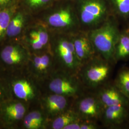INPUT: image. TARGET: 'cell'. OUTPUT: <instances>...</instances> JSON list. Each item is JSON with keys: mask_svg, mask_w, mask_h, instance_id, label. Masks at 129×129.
<instances>
[{"mask_svg": "<svg viewBox=\"0 0 129 129\" xmlns=\"http://www.w3.org/2000/svg\"><path fill=\"white\" fill-rule=\"evenodd\" d=\"M74 99L51 92L42 99L44 111L52 119L71 108Z\"/></svg>", "mask_w": 129, "mask_h": 129, "instance_id": "10", "label": "cell"}, {"mask_svg": "<svg viewBox=\"0 0 129 129\" xmlns=\"http://www.w3.org/2000/svg\"><path fill=\"white\" fill-rule=\"evenodd\" d=\"M52 0H25L28 6L33 9H37L49 4Z\"/></svg>", "mask_w": 129, "mask_h": 129, "instance_id": "25", "label": "cell"}, {"mask_svg": "<svg viewBox=\"0 0 129 129\" xmlns=\"http://www.w3.org/2000/svg\"><path fill=\"white\" fill-rule=\"evenodd\" d=\"M47 23L60 33L74 34L80 30V25L77 13L69 5L61 8L50 14Z\"/></svg>", "mask_w": 129, "mask_h": 129, "instance_id": "7", "label": "cell"}, {"mask_svg": "<svg viewBox=\"0 0 129 129\" xmlns=\"http://www.w3.org/2000/svg\"><path fill=\"white\" fill-rule=\"evenodd\" d=\"M88 33L96 53L115 65V48L120 34L115 21L109 18Z\"/></svg>", "mask_w": 129, "mask_h": 129, "instance_id": "1", "label": "cell"}, {"mask_svg": "<svg viewBox=\"0 0 129 129\" xmlns=\"http://www.w3.org/2000/svg\"><path fill=\"white\" fill-rule=\"evenodd\" d=\"M79 119L78 114L72 107L53 118L50 127L53 129H64L68 125Z\"/></svg>", "mask_w": 129, "mask_h": 129, "instance_id": "13", "label": "cell"}, {"mask_svg": "<svg viewBox=\"0 0 129 129\" xmlns=\"http://www.w3.org/2000/svg\"><path fill=\"white\" fill-rule=\"evenodd\" d=\"M125 96L129 99V68L122 67L118 71L113 81Z\"/></svg>", "mask_w": 129, "mask_h": 129, "instance_id": "18", "label": "cell"}, {"mask_svg": "<svg viewBox=\"0 0 129 129\" xmlns=\"http://www.w3.org/2000/svg\"><path fill=\"white\" fill-rule=\"evenodd\" d=\"M73 34L59 33L52 48V55L57 64V69L77 75L80 64L76 54Z\"/></svg>", "mask_w": 129, "mask_h": 129, "instance_id": "3", "label": "cell"}, {"mask_svg": "<svg viewBox=\"0 0 129 129\" xmlns=\"http://www.w3.org/2000/svg\"><path fill=\"white\" fill-rule=\"evenodd\" d=\"M100 123L107 129H121L129 124V105L107 107L103 111Z\"/></svg>", "mask_w": 129, "mask_h": 129, "instance_id": "8", "label": "cell"}, {"mask_svg": "<svg viewBox=\"0 0 129 129\" xmlns=\"http://www.w3.org/2000/svg\"><path fill=\"white\" fill-rule=\"evenodd\" d=\"M4 97V93L3 92L2 90L0 88V100L2 99V98Z\"/></svg>", "mask_w": 129, "mask_h": 129, "instance_id": "27", "label": "cell"}, {"mask_svg": "<svg viewBox=\"0 0 129 129\" xmlns=\"http://www.w3.org/2000/svg\"><path fill=\"white\" fill-rule=\"evenodd\" d=\"M46 116L44 111H33L24 118V126L28 129L43 128L46 124Z\"/></svg>", "mask_w": 129, "mask_h": 129, "instance_id": "16", "label": "cell"}, {"mask_svg": "<svg viewBox=\"0 0 129 129\" xmlns=\"http://www.w3.org/2000/svg\"><path fill=\"white\" fill-rule=\"evenodd\" d=\"M72 107L80 119L98 122L104 109L95 91L88 90L74 99Z\"/></svg>", "mask_w": 129, "mask_h": 129, "instance_id": "6", "label": "cell"}, {"mask_svg": "<svg viewBox=\"0 0 129 129\" xmlns=\"http://www.w3.org/2000/svg\"><path fill=\"white\" fill-rule=\"evenodd\" d=\"M118 14L123 18L129 16V0H112Z\"/></svg>", "mask_w": 129, "mask_h": 129, "instance_id": "24", "label": "cell"}, {"mask_svg": "<svg viewBox=\"0 0 129 129\" xmlns=\"http://www.w3.org/2000/svg\"><path fill=\"white\" fill-rule=\"evenodd\" d=\"M11 0H0V6H5L8 4Z\"/></svg>", "mask_w": 129, "mask_h": 129, "instance_id": "26", "label": "cell"}, {"mask_svg": "<svg viewBox=\"0 0 129 129\" xmlns=\"http://www.w3.org/2000/svg\"><path fill=\"white\" fill-rule=\"evenodd\" d=\"M11 19V13L9 10L0 11V39L6 35L7 29Z\"/></svg>", "mask_w": 129, "mask_h": 129, "instance_id": "22", "label": "cell"}, {"mask_svg": "<svg viewBox=\"0 0 129 129\" xmlns=\"http://www.w3.org/2000/svg\"><path fill=\"white\" fill-rule=\"evenodd\" d=\"M13 90L17 97L26 101L31 100L36 96L35 90L31 84L24 80H18L14 83Z\"/></svg>", "mask_w": 129, "mask_h": 129, "instance_id": "17", "label": "cell"}, {"mask_svg": "<svg viewBox=\"0 0 129 129\" xmlns=\"http://www.w3.org/2000/svg\"><path fill=\"white\" fill-rule=\"evenodd\" d=\"M1 58L5 63L8 64H19L23 60L24 53L18 46H6L1 52Z\"/></svg>", "mask_w": 129, "mask_h": 129, "instance_id": "15", "label": "cell"}, {"mask_svg": "<svg viewBox=\"0 0 129 129\" xmlns=\"http://www.w3.org/2000/svg\"><path fill=\"white\" fill-rule=\"evenodd\" d=\"M72 39L75 53L80 66L97 54L87 32L79 30L73 34Z\"/></svg>", "mask_w": 129, "mask_h": 129, "instance_id": "11", "label": "cell"}, {"mask_svg": "<svg viewBox=\"0 0 129 129\" xmlns=\"http://www.w3.org/2000/svg\"><path fill=\"white\" fill-rule=\"evenodd\" d=\"M127 32H128L129 33V27L126 30H125Z\"/></svg>", "mask_w": 129, "mask_h": 129, "instance_id": "28", "label": "cell"}, {"mask_svg": "<svg viewBox=\"0 0 129 129\" xmlns=\"http://www.w3.org/2000/svg\"><path fill=\"white\" fill-rule=\"evenodd\" d=\"M98 122L89 120H78L66 126L64 129H98L101 126Z\"/></svg>", "mask_w": 129, "mask_h": 129, "instance_id": "21", "label": "cell"}, {"mask_svg": "<svg viewBox=\"0 0 129 129\" xmlns=\"http://www.w3.org/2000/svg\"><path fill=\"white\" fill-rule=\"evenodd\" d=\"M25 112V107L21 103L11 104L7 106L5 109V113L10 120H21Z\"/></svg>", "mask_w": 129, "mask_h": 129, "instance_id": "20", "label": "cell"}, {"mask_svg": "<svg viewBox=\"0 0 129 129\" xmlns=\"http://www.w3.org/2000/svg\"><path fill=\"white\" fill-rule=\"evenodd\" d=\"M30 38L35 39L40 42L46 48L49 41V34L46 30L39 28L37 30H34L30 34Z\"/></svg>", "mask_w": 129, "mask_h": 129, "instance_id": "23", "label": "cell"}, {"mask_svg": "<svg viewBox=\"0 0 129 129\" xmlns=\"http://www.w3.org/2000/svg\"><path fill=\"white\" fill-rule=\"evenodd\" d=\"M116 64L120 61H126L129 59V33L126 30L120 32L114 51Z\"/></svg>", "mask_w": 129, "mask_h": 129, "instance_id": "14", "label": "cell"}, {"mask_svg": "<svg viewBox=\"0 0 129 129\" xmlns=\"http://www.w3.org/2000/svg\"><path fill=\"white\" fill-rule=\"evenodd\" d=\"M94 91L104 108L119 104L129 105V98L121 92L114 82L109 81Z\"/></svg>", "mask_w": 129, "mask_h": 129, "instance_id": "9", "label": "cell"}, {"mask_svg": "<svg viewBox=\"0 0 129 129\" xmlns=\"http://www.w3.org/2000/svg\"><path fill=\"white\" fill-rule=\"evenodd\" d=\"M55 63L51 53L43 52L35 55L33 59V65L37 75L40 76L51 75L55 71L52 70Z\"/></svg>", "mask_w": 129, "mask_h": 129, "instance_id": "12", "label": "cell"}, {"mask_svg": "<svg viewBox=\"0 0 129 129\" xmlns=\"http://www.w3.org/2000/svg\"><path fill=\"white\" fill-rule=\"evenodd\" d=\"M114 65L96 54L80 66L77 76L85 88L94 91L109 81Z\"/></svg>", "mask_w": 129, "mask_h": 129, "instance_id": "2", "label": "cell"}, {"mask_svg": "<svg viewBox=\"0 0 129 129\" xmlns=\"http://www.w3.org/2000/svg\"><path fill=\"white\" fill-rule=\"evenodd\" d=\"M104 0H81L77 13L80 30L89 32L101 26L108 18V8Z\"/></svg>", "mask_w": 129, "mask_h": 129, "instance_id": "4", "label": "cell"}, {"mask_svg": "<svg viewBox=\"0 0 129 129\" xmlns=\"http://www.w3.org/2000/svg\"><path fill=\"white\" fill-rule=\"evenodd\" d=\"M24 23L23 14L20 13L16 14L12 19L7 29L6 35L9 37H16L21 33Z\"/></svg>", "mask_w": 129, "mask_h": 129, "instance_id": "19", "label": "cell"}, {"mask_svg": "<svg viewBox=\"0 0 129 129\" xmlns=\"http://www.w3.org/2000/svg\"><path fill=\"white\" fill-rule=\"evenodd\" d=\"M49 78L48 88L53 93L75 99L87 90L77 75L55 69Z\"/></svg>", "mask_w": 129, "mask_h": 129, "instance_id": "5", "label": "cell"}]
</instances>
